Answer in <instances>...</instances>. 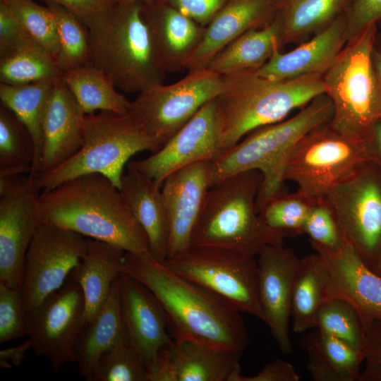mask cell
I'll return each instance as SVG.
<instances>
[{
	"label": "cell",
	"mask_w": 381,
	"mask_h": 381,
	"mask_svg": "<svg viewBox=\"0 0 381 381\" xmlns=\"http://www.w3.org/2000/svg\"><path fill=\"white\" fill-rule=\"evenodd\" d=\"M87 242L78 233L41 222L23 265L20 288L25 311L64 284L84 255Z\"/></svg>",
	"instance_id": "cell-14"
},
{
	"label": "cell",
	"mask_w": 381,
	"mask_h": 381,
	"mask_svg": "<svg viewBox=\"0 0 381 381\" xmlns=\"http://www.w3.org/2000/svg\"><path fill=\"white\" fill-rule=\"evenodd\" d=\"M315 327L332 335L363 352L365 334L358 313L340 298L325 301L318 309Z\"/></svg>",
	"instance_id": "cell-39"
},
{
	"label": "cell",
	"mask_w": 381,
	"mask_h": 381,
	"mask_svg": "<svg viewBox=\"0 0 381 381\" xmlns=\"http://www.w3.org/2000/svg\"><path fill=\"white\" fill-rule=\"evenodd\" d=\"M35 154L25 126L4 104L0 107V176L30 174Z\"/></svg>",
	"instance_id": "cell-35"
},
{
	"label": "cell",
	"mask_w": 381,
	"mask_h": 381,
	"mask_svg": "<svg viewBox=\"0 0 381 381\" xmlns=\"http://www.w3.org/2000/svg\"><path fill=\"white\" fill-rule=\"evenodd\" d=\"M126 252L112 245L89 238L87 248L70 276L80 285L85 303V325L96 316L114 282L123 273Z\"/></svg>",
	"instance_id": "cell-27"
},
{
	"label": "cell",
	"mask_w": 381,
	"mask_h": 381,
	"mask_svg": "<svg viewBox=\"0 0 381 381\" xmlns=\"http://www.w3.org/2000/svg\"><path fill=\"white\" fill-rule=\"evenodd\" d=\"M142 4L143 17L162 68L165 73L185 69L202 40L205 27L162 0Z\"/></svg>",
	"instance_id": "cell-24"
},
{
	"label": "cell",
	"mask_w": 381,
	"mask_h": 381,
	"mask_svg": "<svg viewBox=\"0 0 381 381\" xmlns=\"http://www.w3.org/2000/svg\"><path fill=\"white\" fill-rule=\"evenodd\" d=\"M376 32L373 24L349 40L322 75L325 95L333 105L329 124L349 138L368 141L381 119L373 66Z\"/></svg>",
	"instance_id": "cell-8"
},
{
	"label": "cell",
	"mask_w": 381,
	"mask_h": 381,
	"mask_svg": "<svg viewBox=\"0 0 381 381\" xmlns=\"http://www.w3.org/2000/svg\"><path fill=\"white\" fill-rule=\"evenodd\" d=\"M150 1L151 0H113L114 4H131V3H135V2L145 3Z\"/></svg>",
	"instance_id": "cell-53"
},
{
	"label": "cell",
	"mask_w": 381,
	"mask_h": 381,
	"mask_svg": "<svg viewBox=\"0 0 381 381\" xmlns=\"http://www.w3.org/2000/svg\"><path fill=\"white\" fill-rule=\"evenodd\" d=\"M171 271L207 289L241 313L263 321L255 256L191 246L164 262Z\"/></svg>",
	"instance_id": "cell-10"
},
{
	"label": "cell",
	"mask_w": 381,
	"mask_h": 381,
	"mask_svg": "<svg viewBox=\"0 0 381 381\" xmlns=\"http://www.w3.org/2000/svg\"><path fill=\"white\" fill-rule=\"evenodd\" d=\"M61 77L86 115L97 110L121 115L129 113L132 102L99 68L87 64L64 73Z\"/></svg>",
	"instance_id": "cell-33"
},
{
	"label": "cell",
	"mask_w": 381,
	"mask_h": 381,
	"mask_svg": "<svg viewBox=\"0 0 381 381\" xmlns=\"http://www.w3.org/2000/svg\"><path fill=\"white\" fill-rule=\"evenodd\" d=\"M205 27L228 0H162Z\"/></svg>",
	"instance_id": "cell-48"
},
{
	"label": "cell",
	"mask_w": 381,
	"mask_h": 381,
	"mask_svg": "<svg viewBox=\"0 0 381 381\" xmlns=\"http://www.w3.org/2000/svg\"><path fill=\"white\" fill-rule=\"evenodd\" d=\"M368 143L373 161L381 170V119L375 123Z\"/></svg>",
	"instance_id": "cell-51"
},
{
	"label": "cell",
	"mask_w": 381,
	"mask_h": 381,
	"mask_svg": "<svg viewBox=\"0 0 381 381\" xmlns=\"http://www.w3.org/2000/svg\"><path fill=\"white\" fill-rule=\"evenodd\" d=\"M89 32V64L103 71L116 88L140 92L164 83L165 71L155 51L142 2L116 4L103 22Z\"/></svg>",
	"instance_id": "cell-7"
},
{
	"label": "cell",
	"mask_w": 381,
	"mask_h": 381,
	"mask_svg": "<svg viewBox=\"0 0 381 381\" xmlns=\"http://www.w3.org/2000/svg\"><path fill=\"white\" fill-rule=\"evenodd\" d=\"M303 234L310 241L330 249L340 247L344 241L330 207L324 201L315 202L311 207Z\"/></svg>",
	"instance_id": "cell-43"
},
{
	"label": "cell",
	"mask_w": 381,
	"mask_h": 381,
	"mask_svg": "<svg viewBox=\"0 0 381 381\" xmlns=\"http://www.w3.org/2000/svg\"><path fill=\"white\" fill-rule=\"evenodd\" d=\"M86 114L62 77L55 79L42 120V175L71 158L82 146Z\"/></svg>",
	"instance_id": "cell-22"
},
{
	"label": "cell",
	"mask_w": 381,
	"mask_h": 381,
	"mask_svg": "<svg viewBox=\"0 0 381 381\" xmlns=\"http://www.w3.org/2000/svg\"><path fill=\"white\" fill-rule=\"evenodd\" d=\"M327 272L323 260L315 253L301 258L292 284L291 318L294 332L315 327V318L325 301Z\"/></svg>",
	"instance_id": "cell-32"
},
{
	"label": "cell",
	"mask_w": 381,
	"mask_h": 381,
	"mask_svg": "<svg viewBox=\"0 0 381 381\" xmlns=\"http://www.w3.org/2000/svg\"><path fill=\"white\" fill-rule=\"evenodd\" d=\"M74 13L91 30L101 24L113 6V0H49Z\"/></svg>",
	"instance_id": "cell-47"
},
{
	"label": "cell",
	"mask_w": 381,
	"mask_h": 381,
	"mask_svg": "<svg viewBox=\"0 0 381 381\" xmlns=\"http://www.w3.org/2000/svg\"><path fill=\"white\" fill-rule=\"evenodd\" d=\"M315 202L296 191L288 192L267 203L259 216L270 232L280 243L284 238L303 234V226Z\"/></svg>",
	"instance_id": "cell-38"
},
{
	"label": "cell",
	"mask_w": 381,
	"mask_h": 381,
	"mask_svg": "<svg viewBox=\"0 0 381 381\" xmlns=\"http://www.w3.org/2000/svg\"><path fill=\"white\" fill-rule=\"evenodd\" d=\"M350 0H278L276 17L279 42L304 40L329 25L343 13Z\"/></svg>",
	"instance_id": "cell-31"
},
{
	"label": "cell",
	"mask_w": 381,
	"mask_h": 381,
	"mask_svg": "<svg viewBox=\"0 0 381 381\" xmlns=\"http://www.w3.org/2000/svg\"><path fill=\"white\" fill-rule=\"evenodd\" d=\"M344 14L348 41L381 20V0H350Z\"/></svg>",
	"instance_id": "cell-44"
},
{
	"label": "cell",
	"mask_w": 381,
	"mask_h": 381,
	"mask_svg": "<svg viewBox=\"0 0 381 381\" xmlns=\"http://www.w3.org/2000/svg\"><path fill=\"white\" fill-rule=\"evenodd\" d=\"M124 339L127 337L121 312L119 277L96 316L85 325L78 338L74 362L80 375L91 381L100 356Z\"/></svg>",
	"instance_id": "cell-28"
},
{
	"label": "cell",
	"mask_w": 381,
	"mask_h": 381,
	"mask_svg": "<svg viewBox=\"0 0 381 381\" xmlns=\"http://www.w3.org/2000/svg\"><path fill=\"white\" fill-rule=\"evenodd\" d=\"M224 152L217 126L215 99L204 104L159 150L127 164L161 188L171 173L190 164L214 161Z\"/></svg>",
	"instance_id": "cell-15"
},
{
	"label": "cell",
	"mask_w": 381,
	"mask_h": 381,
	"mask_svg": "<svg viewBox=\"0 0 381 381\" xmlns=\"http://www.w3.org/2000/svg\"><path fill=\"white\" fill-rule=\"evenodd\" d=\"M210 161L184 167L169 175L161 190L169 221L168 257L191 247L192 235L210 186Z\"/></svg>",
	"instance_id": "cell-19"
},
{
	"label": "cell",
	"mask_w": 381,
	"mask_h": 381,
	"mask_svg": "<svg viewBox=\"0 0 381 381\" xmlns=\"http://www.w3.org/2000/svg\"><path fill=\"white\" fill-rule=\"evenodd\" d=\"M373 161L367 140L347 138L328 123L306 134L289 156L284 179L296 192L314 202H322L336 186Z\"/></svg>",
	"instance_id": "cell-9"
},
{
	"label": "cell",
	"mask_w": 381,
	"mask_h": 381,
	"mask_svg": "<svg viewBox=\"0 0 381 381\" xmlns=\"http://www.w3.org/2000/svg\"><path fill=\"white\" fill-rule=\"evenodd\" d=\"M162 147L130 112L87 114L81 147L61 164L38 176L34 185L39 191H45L79 176L100 174L120 189L128 159L136 153H154Z\"/></svg>",
	"instance_id": "cell-6"
},
{
	"label": "cell",
	"mask_w": 381,
	"mask_h": 381,
	"mask_svg": "<svg viewBox=\"0 0 381 381\" xmlns=\"http://www.w3.org/2000/svg\"><path fill=\"white\" fill-rule=\"evenodd\" d=\"M42 222L105 242L126 253H150L147 236L120 189L100 174L65 181L40 194Z\"/></svg>",
	"instance_id": "cell-2"
},
{
	"label": "cell",
	"mask_w": 381,
	"mask_h": 381,
	"mask_svg": "<svg viewBox=\"0 0 381 381\" xmlns=\"http://www.w3.org/2000/svg\"><path fill=\"white\" fill-rule=\"evenodd\" d=\"M55 79L23 85L0 83L1 104L18 117L32 137L35 154L29 175L33 180L40 174L42 146V120Z\"/></svg>",
	"instance_id": "cell-34"
},
{
	"label": "cell",
	"mask_w": 381,
	"mask_h": 381,
	"mask_svg": "<svg viewBox=\"0 0 381 381\" xmlns=\"http://www.w3.org/2000/svg\"><path fill=\"white\" fill-rule=\"evenodd\" d=\"M25 310L20 287L0 283V344L25 335Z\"/></svg>",
	"instance_id": "cell-42"
},
{
	"label": "cell",
	"mask_w": 381,
	"mask_h": 381,
	"mask_svg": "<svg viewBox=\"0 0 381 381\" xmlns=\"http://www.w3.org/2000/svg\"><path fill=\"white\" fill-rule=\"evenodd\" d=\"M279 31L275 16L267 25L248 30L229 43L207 68L220 75L258 69L270 59L275 46L280 44Z\"/></svg>",
	"instance_id": "cell-30"
},
{
	"label": "cell",
	"mask_w": 381,
	"mask_h": 381,
	"mask_svg": "<svg viewBox=\"0 0 381 381\" xmlns=\"http://www.w3.org/2000/svg\"><path fill=\"white\" fill-rule=\"evenodd\" d=\"M222 78V90L215 102L224 151L251 131L286 119L291 111L303 108L326 90L322 75L277 80L249 70Z\"/></svg>",
	"instance_id": "cell-4"
},
{
	"label": "cell",
	"mask_w": 381,
	"mask_h": 381,
	"mask_svg": "<svg viewBox=\"0 0 381 381\" xmlns=\"http://www.w3.org/2000/svg\"><path fill=\"white\" fill-rule=\"evenodd\" d=\"M120 305L127 340L147 370L173 338L159 301L144 284L122 273L119 277Z\"/></svg>",
	"instance_id": "cell-20"
},
{
	"label": "cell",
	"mask_w": 381,
	"mask_h": 381,
	"mask_svg": "<svg viewBox=\"0 0 381 381\" xmlns=\"http://www.w3.org/2000/svg\"><path fill=\"white\" fill-rule=\"evenodd\" d=\"M82 288L70 275L64 284L25 311V332L39 356L49 359L57 372L74 362V349L85 323Z\"/></svg>",
	"instance_id": "cell-13"
},
{
	"label": "cell",
	"mask_w": 381,
	"mask_h": 381,
	"mask_svg": "<svg viewBox=\"0 0 381 381\" xmlns=\"http://www.w3.org/2000/svg\"><path fill=\"white\" fill-rule=\"evenodd\" d=\"M373 271H374L377 275L381 277V256Z\"/></svg>",
	"instance_id": "cell-54"
},
{
	"label": "cell",
	"mask_w": 381,
	"mask_h": 381,
	"mask_svg": "<svg viewBox=\"0 0 381 381\" xmlns=\"http://www.w3.org/2000/svg\"><path fill=\"white\" fill-rule=\"evenodd\" d=\"M363 369L359 381H381V317L363 328Z\"/></svg>",
	"instance_id": "cell-45"
},
{
	"label": "cell",
	"mask_w": 381,
	"mask_h": 381,
	"mask_svg": "<svg viewBox=\"0 0 381 381\" xmlns=\"http://www.w3.org/2000/svg\"><path fill=\"white\" fill-rule=\"evenodd\" d=\"M39 192L23 174L0 193V283L21 286L25 255L41 223Z\"/></svg>",
	"instance_id": "cell-16"
},
{
	"label": "cell",
	"mask_w": 381,
	"mask_h": 381,
	"mask_svg": "<svg viewBox=\"0 0 381 381\" xmlns=\"http://www.w3.org/2000/svg\"><path fill=\"white\" fill-rule=\"evenodd\" d=\"M258 296L263 322L279 350L289 353L292 284L299 258L283 244H268L256 256Z\"/></svg>",
	"instance_id": "cell-18"
},
{
	"label": "cell",
	"mask_w": 381,
	"mask_h": 381,
	"mask_svg": "<svg viewBox=\"0 0 381 381\" xmlns=\"http://www.w3.org/2000/svg\"><path fill=\"white\" fill-rule=\"evenodd\" d=\"M300 376L294 365L277 358L266 364L257 374L246 377L242 374L238 381H299Z\"/></svg>",
	"instance_id": "cell-49"
},
{
	"label": "cell",
	"mask_w": 381,
	"mask_h": 381,
	"mask_svg": "<svg viewBox=\"0 0 381 381\" xmlns=\"http://www.w3.org/2000/svg\"><path fill=\"white\" fill-rule=\"evenodd\" d=\"M31 37L54 59L59 52V37L53 13L33 0H0Z\"/></svg>",
	"instance_id": "cell-40"
},
{
	"label": "cell",
	"mask_w": 381,
	"mask_h": 381,
	"mask_svg": "<svg viewBox=\"0 0 381 381\" xmlns=\"http://www.w3.org/2000/svg\"><path fill=\"white\" fill-rule=\"evenodd\" d=\"M333 105L321 95L291 118L258 128L211 162V188L238 172L257 170L262 182L256 198L258 213L286 191L284 174L292 150L306 134L329 123Z\"/></svg>",
	"instance_id": "cell-3"
},
{
	"label": "cell",
	"mask_w": 381,
	"mask_h": 381,
	"mask_svg": "<svg viewBox=\"0 0 381 381\" xmlns=\"http://www.w3.org/2000/svg\"><path fill=\"white\" fill-rule=\"evenodd\" d=\"M32 347L30 339H27L21 344L0 351V368L8 369L18 367L25 357L27 351Z\"/></svg>",
	"instance_id": "cell-50"
},
{
	"label": "cell",
	"mask_w": 381,
	"mask_h": 381,
	"mask_svg": "<svg viewBox=\"0 0 381 381\" xmlns=\"http://www.w3.org/2000/svg\"><path fill=\"white\" fill-rule=\"evenodd\" d=\"M373 66L377 80L379 106L381 115V52L376 50H374L373 52Z\"/></svg>",
	"instance_id": "cell-52"
},
{
	"label": "cell",
	"mask_w": 381,
	"mask_h": 381,
	"mask_svg": "<svg viewBox=\"0 0 381 381\" xmlns=\"http://www.w3.org/2000/svg\"><path fill=\"white\" fill-rule=\"evenodd\" d=\"M310 245L327 270L325 301L348 302L358 313L363 328L381 317V277L366 265L353 246L345 239L335 249L311 241Z\"/></svg>",
	"instance_id": "cell-17"
},
{
	"label": "cell",
	"mask_w": 381,
	"mask_h": 381,
	"mask_svg": "<svg viewBox=\"0 0 381 381\" xmlns=\"http://www.w3.org/2000/svg\"><path fill=\"white\" fill-rule=\"evenodd\" d=\"M34 44H38L8 8L0 2V56Z\"/></svg>",
	"instance_id": "cell-46"
},
{
	"label": "cell",
	"mask_w": 381,
	"mask_h": 381,
	"mask_svg": "<svg viewBox=\"0 0 381 381\" xmlns=\"http://www.w3.org/2000/svg\"><path fill=\"white\" fill-rule=\"evenodd\" d=\"M222 75L201 68L169 85H154L140 92L130 113L162 146L222 90Z\"/></svg>",
	"instance_id": "cell-12"
},
{
	"label": "cell",
	"mask_w": 381,
	"mask_h": 381,
	"mask_svg": "<svg viewBox=\"0 0 381 381\" xmlns=\"http://www.w3.org/2000/svg\"><path fill=\"white\" fill-rule=\"evenodd\" d=\"M61 75L54 59L39 44L0 56V80L5 84H28Z\"/></svg>",
	"instance_id": "cell-37"
},
{
	"label": "cell",
	"mask_w": 381,
	"mask_h": 381,
	"mask_svg": "<svg viewBox=\"0 0 381 381\" xmlns=\"http://www.w3.org/2000/svg\"><path fill=\"white\" fill-rule=\"evenodd\" d=\"M261 182L260 171L248 170L210 188L191 246L256 257L266 245L283 244L265 227L256 210Z\"/></svg>",
	"instance_id": "cell-5"
},
{
	"label": "cell",
	"mask_w": 381,
	"mask_h": 381,
	"mask_svg": "<svg viewBox=\"0 0 381 381\" xmlns=\"http://www.w3.org/2000/svg\"><path fill=\"white\" fill-rule=\"evenodd\" d=\"M242 353L174 339L156 360L149 381H238Z\"/></svg>",
	"instance_id": "cell-21"
},
{
	"label": "cell",
	"mask_w": 381,
	"mask_h": 381,
	"mask_svg": "<svg viewBox=\"0 0 381 381\" xmlns=\"http://www.w3.org/2000/svg\"><path fill=\"white\" fill-rule=\"evenodd\" d=\"M123 273L144 284L162 305L173 339L243 353L249 342L241 312L171 271L150 253H125Z\"/></svg>",
	"instance_id": "cell-1"
},
{
	"label": "cell",
	"mask_w": 381,
	"mask_h": 381,
	"mask_svg": "<svg viewBox=\"0 0 381 381\" xmlns=\"http://www.w3.org/2000/svg\"><path fill=\"white\" fill-rule=\"evenodd\" d=\"M278 0H228L205 26L186 62L188 71L205 68L225 47L246 32L264 27L276 16Z\"/></svg>",
	"instance_id": "cell-23"
},
{
	"label": "cell",
	"mask_w": 381,
	"mask_h": 381,
	"mask_svg": "<svg viewBox=\"0 0 381 381\" xmlns=\"http://www.w3.org/2000/svg\"><path fill=\"white\" fill-rule=\"evenodd\" d=\"M344 238L372 270L381 256V170L370 161L324 200Z\"/></svg>",
	"instance_id": "cell-11"
},
{
	"label": "cell",
	"mask_w": 381,
	"mask_h": 381,
	"mask_svg": "<svg viewBox=\"0 0 381 381\" xmlns=\"http://www.w3.org/2000/svg\"><path fill=\"white\" fill-rule=\"evenodd\" d=\"M54 15L59 37L56 64L63 74L89 64L91 57L90 32L71 11L49 0H42Z\"/></svg>",
	"instance_id": "cell-36"
},
{
	"label": "cell",
	"mask_w": 381,
	"mask_h": 381,
	"mask_svg": "<svg viewBox=\"0 0 381 381\" xmlns=\"http://www.w3.org/2000/svg\"><path fill=\"white\" fill-rule=\"evenodd\" d=\"M344 13L310 40L286 53L277 44L270 59L256 73L271 80H289L308 75H323L334 63L346 42Z\"/></svg>",
	"instance_id": "cell-25"
},
{
	"label": "cell",
	"mask_w": 381,
	"mask_h": 381,
	"mask_svg": "<svg viewBox=\"0 0 381 381\" xmlns=\"http://www.w3.org/2000/svg\"><path fill=\"white\" fill-rule=\"evenodd\" d=\"M308 353L307 369L315 381H359L363 352L318 328L301 341Z\"/></svg>",
	"instance_id": "cell-29"
},
{
	"label": "cell",
	"mask_w": 381,
	"mask_h": 381,
	"mask_svg": "<svg viewBox=\"0 0 381 381\" xmlns=\"http://www.w3.org/2000/svg\"><path fill=\"white\" fill-rule=\"evenodd\" d=\"M120 190L147 236L150 255L164 262L168 257L169 221L161 188L146 175L128 170Z\"/></svg>",
	"instance_id": "cell-26"
},
{
	"label": "cell",
	"mask_w": 381,
	"mask_h": 381,
	"mask_svg": "<svg viewBox=\"0 0 381 381\" xmlns=\"http://www.w3.org/2000/svg\"><path fill=\"white\" fill-rule=\"evenodd\" d=\"M91 381H149L148 370L136 351L124 339L100 356Z\"/></svg>",
	"instance_id": "cell-41"
}]
</instances>
